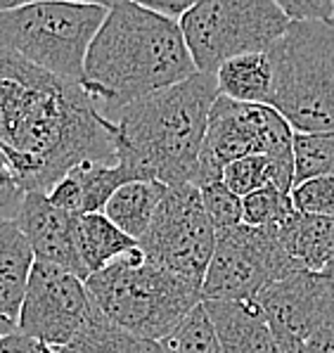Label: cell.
<instances>
[{
	"instance_id": "1",
	"label": "cell",
	"mask_w": 334,
	"mask_h": 353,
	"mask_svg": "<svg viewBox=\"0 0 334 353\" xmlns=\"http://www.w3.org/2000/svg\"><path fill=\"white\" fill-rule=\"evenodd\" d=\"M0 143L21 190L48 192L88 161H116V128L79 83L0 50Z\"/></svg>"
},
{
	"instance_id": "2",
	"label": "cell",
	"mask_w": 334,
	"mask_h": 353,
	"mask_svg": "<svg viewBox=\"0 0 334 353\" xmlns=\"http://www.w3.org/2000/svg\"><path fill=\"white\" fill-rule=\"evenodd\" d=\"M197 69L180 26L140 3H109L83 62L81 90L107 121L140 97L182 83Z\"/></svg>"
},
{
	"instance_id": "3",
	"label": "cell",
	"mask_w": 334,
	"mask_h": 353,
	"mask_svg": "<svg viewBox=\"0 0 334 353\" xmlns=\"http://www.w3.org/2000/svg\"><path fill=\"white\" fill-rule=\"evenodd\" d=\"M216 97V79L197 72L126 105L112 119L116 159L138 181H159L166 188L197 185L199 152Z\"/></svg>"
},
{
	"instance_id": "4",
	"label": "cell",
	"mask_w": 334,
	"mask_h": 353,
	"mask_svg": "<svg viewBox=\"0 0 334 353\" xmlns=\"http://www.w3.org/2000/svg\"><path fill=\"white\" fill-rule=\"evenodd\" d=\"M102 316L145 341H164L182 318L202 303V290L133 247L105 270L85 280Z\"/></svg>"
},
{
	"instance_id": "5",
	"label": "cell",
	"mask_w": 334,
	"mask_h": 353,
	"mask_svg": "<svg viewBox=\"0 0 334 353\" xmlns=\"http://www.w3.org/2000/svg\"><path fill=\"white\" fill-rule=\"evenodd\" d=\"M273 90L268 105L294 133H334V29L292 21L268 52Z\"/></svg>"
},
{
	"instance_id": "6",
	"label": "cell",
	"mask_w": 334,
	"mask_h": 353,
	"mask_svg": "<svg viewBox=\"0 0 334 353\" xmlns=\"http://www.w3.org/2000/svg\"><path fill=\"white\" fill-rule=\"evenodd\" d=\"M107 10L109 3H0V50L67 83H81Z\"/></svg>"
},
{
	"instance_id": "7",
	"label": "cell",
	"mask_w": 334,
	"mask_h": 353,
	"mask_svg": "<svg viewBox=\"0 0 334 353\" xmlns=\"http://www.w3.org/2000/svg\"><path fill=\"white\" fill-rule=\"evenodd\" d=\"M289 21L273 0H199L178 26L199 74L240 55L271 52Z\"/></svg>"
},
{
	"instance_id": "8",
	"label": "cell",
	"mask_w": 334,
	"mask_h": 353,
	"mask_svg": "<svg viewBox=\"0 0 334 353\" xmlns=\"http://www.w3.org/2000/svg\"><path fill=\"white\" fill-rule=\"evenodd\" d=\"M249 154L268 157L294 168V130L271 105H242L216 97L209 112L207 133L199 152L197 185L220 181L228 164Z\"/></svg>"
},
{
	"instance_id": "9",
	"label": "cell",
	"mask_w": 334,
	"mask_h": 353,
	"mask_svg": "<svg viewBox=\"0 0 334 353\" xmlns=\"http://www.w3.org/2000/svg\"><path fill=\"white\" fill-rule=\"evenodd\" d=\"M299 273L282 249L278 230L244 223L216 232V244L202 282V301H247L273 282Z\"/></svg>"
},
{
	"instance_id": "10",
	"label": "cell",
	"mask_w": 334,
	"mask_h": 353,
	"mask_svg": "<svg viewBox=\"0 0 334 353\" xmlns=\"http://www.w3.org/2000/svg\"><path fill=\"white\" fill-rule=\"evenodd\" d=\"M216 230L204 214L197 185H171L154 211L147 232L138 240L145 259L164 265L202 290Z\"/></svg>"
},
{
	"instance_id": "11",
	"label": "cell",
	"mask_w": 334,
	"mask_h": 353,
	"mask_svg": "<svg viewBox=\"0 0 334 353\" xmlns=\"http://www.w3.org/2000/svg\"><path fill=\"white\" fill-rule=\"evenodd\" d=\"M95 301L85 280L59 265L39 263L31 268L17 316V332L48 346H67L88 323Z\"/></svg>"
},
{
	"instance_id": "12",
	"label": "cell",
	"mask_w": 334,
	"mask_h": 353,
	"mask_svg": "<svg viewBox=\"0 0 334 353\" xmlns=\"http://www.w3.org/2000/svg\"><path fill=\"white\" fill-rule=\"evenodd\" d=\"M271 330L306 341L332 313L334 296L320 273L299 270L258 292L254 301Z\"/></svg>"
},
{
	"instance_id": "13",
	"label": "cell",
	"mask_w": 334,
	"mask_h": 353,
	"mask_svg": "<svg viewBox=\"0 0 334 353\" xmlns=\"http://www.w3.org/2000/svg\"><path fill=\"white\" fill-rule=\"evenodd\" d=\"M14 223L24 232L31 254L39 263L59 265L85 280L74 242V216L57 209L45 197V192H26L14 216Z\"/></svg>"
},
{
	"instance_id": "14",
	"label": "cell",
	"mask_w": 334,
	"mask_h": 353,
	"mask_svg": "<svg viewBox=\"0 0 334 353\" xmlns=\"http://www.w3.org/2000/svg\"><path fill=\"white\" fill-rule=\"evenodd\" d=\"M138 181L133 171L121 161H88L74 166L69 173L45 192L57 209L67 211L69 216L102 214L105 204L121 185Z\"/></svg>"
},
{
	"instance_id": "15",
	"label": "cell",
	"mask_w": 334,
	"mask_h": 353,
	"mask_svg": "<svg viewBox=\"0 0 334 353\" xmlns=\"http://www.w3.org/2000/svg\"><path fill=\"white\" fill-rule=\"evenodd\" d=\"M220 353H271V327L254 303L204 301Z\"/></svg>"
},
{
	"instance_id": "16",
	"label": "cell",
	"mask_w": 334,
	"mask_h": 353,
	"mask_svg": "<svg viewBox=\"0 0 334 353\" xmlns=\"http://www.w3.org/2000/svg\"><path fill=\"white\" fill-rule=\"evenodd\" d=\"M278 237L296 268L306 273H320L334 259V219L294 211L292 219L278 228Z\"/></svg>"
},
{
	"instance_id": "17",
	"label": "cell",
	"mask_w": 334,
	"mask_h": 353,
	"mask_svg": "<svg viewBox=\"0 0 334 353\" xmlns=\"http://www.w3.org/2000/svg\"><path fill=\"white\" fill-rule=\"evenodd\" d=\"M36 259L14 219H0V313L17 325Z\"/></svg>"
},
{
	"instance_id": "18",
	"label": "cell",
	"mask_w": 334,
	"mask_h": 353,
	"mask_svg": "<svg viewBox=\"0 0 334 353\" xmlns=\"http://www.w3.org/2000/svg\"><path fill=\"white\" fill-rule=\"evenodd\" d=\"M74 242H76V254L85 280L105 270L107 265L118 261L126 252H131L133 247H138L136 240L123 235L102 214L76 216L74 219Z\"/></svg>"
},
{
	"instance_id": "19",
	"label": "cell",
	"mask_w": 334,
	"mask_h": 353,
	"mask_svg": "<svg viewBox=\"0 0 334 353\" xmlns=\"http://www.w3.org/2000/svg\"><path fill=\"white\" fill-rule=\"evenodd\" d=\"M220 97L242 105H268L273 90V67L268 52L240 55L218 67L213 74Z\"/></svg>"
},
{
	"instance_id": "20",
	"label": "cell",
	"mask_w": 334,
	"mask_h": 353,
	"mask_svg": "<svg viewBox=\"0 0 334 353\" xmlns=\"http://www.w3.org/2000/svg\"><path fill=\"white\" fill-rule=\"evenodd\" d=\"M164 192L166 185L159 181H131L112 194L102 209V216L114 223L123 235L138 242L152 223Z\"/></svg>"
},
{
	"instance_id": "21",
	"label": "cell",
	"mask_w": 334,
	"mask_h": 353,
	"mask_svg": "<svg viewBox=\"0 0 334 353\" xmlns=\"http://www.w3.org/2000/svg\"><path fill=\"white\" fill-rule=\"evenodd\" d=\"M76 353H157L159 344L145 341L140 336H133L126 330L116 327L112 320L102 316V311L95 306L88 323L76 334V339L69 341Z\"/></svg>"
},
{
	"instance_id": "22",
	"label": "cell",
	"mask_w": 334,
	"mask_h": 353,
	"mask_svg": "<svg viewBox=\"0 0 334 353\" xmlns=\"http://www.w3.org/2000/svg\"><path fill=\"white\" fill-rule=\"evenodd\" d=\"M334 176V133H294V185Z\"/></svg>"
},
{
	"instance_id": "23",
	"label": "cell",
	"mask_w": 334,
	"mask_h": 353,
	"mask_svg": "<svg viewBox=\"0 0 334 353\" xmlns=\"http://www.w3.org/2000/svg\"><path fill=\"white\" fill-rule=\"evenodd\" d=\"M159 344L169 353H220L216 330L204 308V301L197 303L174 332Z\"/></svg>"
},
{
	"instance_id": "24",
	"label": "cell",
	"mask_w": 334,
	"mask_h": 353,
	"mask_svg": "<svg viewBox=\"0 0 334 353\" xmlns=\"http://www.w3.org/2000/svg\"><path fill=\"white\" fill-rule=\"evenodd\" d=\"M294 216L292 194L275 188H261L242 197V223L263 230H278Z\"/></svg>"
},
{
	"instance_id": "25",
	"label": "cell",
	"mask_w": 334,
	"mask_h": 353,
	"mask_svg": "<svg viewBox=\"0 0 334 353\" xmlns=\"http://www.w3.org/2000/svg\"><path fill=\"white\" fill-rule=\"evenodd\" d=\"M197 190L204 214L213 225V230L220 232L242 223V199L235 192H230L223 183H207V185H197Z\"/></svg>"
},
{
	"instance_id": "26",
	"label": "cell",
	"mask_w": 334,
	"mask_h": 353,
	"mask_svg": "<svg viewBox=\"0 0 334 353\" xmlns=\"http://www.w3.org/2000/svg\"><path fill=\"white\" fill-rule=\"evenodd\" d=\"M294 211L334 219V176H320L292 188Z\"/></svg>"
},
{
	"instance_id": "27",
	"label": "cell",
	"mask_w": 334,
	"mask_h": 353,
	"mask_svg": "<svg viewBox=\"0 0 334 353\" xmlns=\"http://www.w3.org/2000/svg\"><path fill=\"white\" fill-rule=\"evenodd\" d=\"M21 199H24V190L12 171L10 150L0 143V219H14Z\"/></svg>"
},
{
	"instance_id": "28",
	"label": "cell",
	"mask_w": 334,
	"mask_h": 353,
	"mask_svg": "<svg viewBox=\"0 0 334 353\" xmlns=\"http://www.w3.org/2000/svg\"><path fill=\"white\" fill-rule=\"evenodd\" d=\"M278 8L289 21H322L327 24L334 12V0H278Z\"/></svg>"
},
{
	"instance_id": "29",
	"label": "cell",
	"mask_w": 334,
	"mask_h": 353,
	"mask_svg": "<svg viewBox=\"0 0 334 353\" xmlns=\"http://www.w3.org/2000/svg\"><path fill=\"white\" fill-rule=\"evenodd\" d=\"M304 346L306 353H334V308L320 323V327L304 341Z\"/></svg>"
},
{
	"instance_id": "30",
	"label": "cell",
	"mask_w": 334,
	"mask_h": 353,
	"mask_svg": "<svg viewBox=\"0 0 334 353\" xmlns=\"http://www.w3.org/2000/svg\"><path fill=\"white\" fill-rule=\"evenodd\" d=\"M140 5H143L145 10H149V12L178 24V21L190 12V8L195 3H192V0H147V3H140Z\"/></svg>"
},
{
	"instance_id": "31",
	"label": "cell",
	"mask_w": 334,
	"mask_h": 353,
	"mask_svg": "<svg viewBox=\"0 0 334 353\" xmlns=\"http://www.w3.org/2000/svg\"><path fill=\"white\" fill-rule=\"evenodd\" d=\"M48 351H50L48 344L31 339V336L21 334L17 330L8 336H0V353H48Z\"/></svg>"
},
{
	"instance_id": "32",
	"label": "cell",
	"mask_w": 334,
	"mask_h": 353,
	"mask_svg": "<svg viewBox=\"0 0 334 353\" xmlns=\"http://www.w3.org/2000/svg\"><path fill=\"white\" fill-rule=\"evenodd\" d=\"M271 353H306V346L292 334L271 330Z\"/></svg>"
},
{
	"instance_id": "33",
	"label": "cell",
	"mask_w": 334,
	"mask_h": 353,
	"mask_svg": "<svg viewBox=\"0 0 334 353\" xmlns=\"http://www.w3.org/2000/svg\"><path fill=\"white\" fill-rule=\"evenodd\" d=\"M320 278L325 280V285L330 287V292H332V296H334V259L320 270Z\"/></svg>"
},
{
	"instance_id": "34",
	"label": "cell",
	"mask_w": 334,
	"mask_h": 353,
	"mask_svg": "<svg viewBox=\"0 0 334 353\" xmlns=\"http://www.w3.org/2000/svg\"><path fill=\"white\" fill-rule=\"evenodd\" d=\"M14 330H17V325L12 323V320H8L0 313V336H8V334H12Z\"/></svg>"
},
{
	"instance_id": "35",
	"label": "cell",
	"mask_w": 334,
	"mask_h": 353,
	"mask_svg": "<svg viewBox=\"0 0 334 353\" xmlns=\"http://www.w3.org/2000/svg\"><path fill=\"white\" fill-rule=\"evenodd\" d=\"M327 24H330L332 29H334V12H332V17H330V21H327Z\"/></svg>"
},
{
	"instance_id": "36",
	"label": "cell",
	"mask_w": 334,
	"mask_h": 353,
	"mask_svg": "<svg viewBox=\"0 0 334 353\" xmlns=\"http://www.w3.org/2000/svg\"><path fill=\"white\" fill-rule=\"evenodd\" d=\"M157 353H169V351H166V349H164V346H161V344H159V351H157Z\"/></svg>"
}]
</instances>
